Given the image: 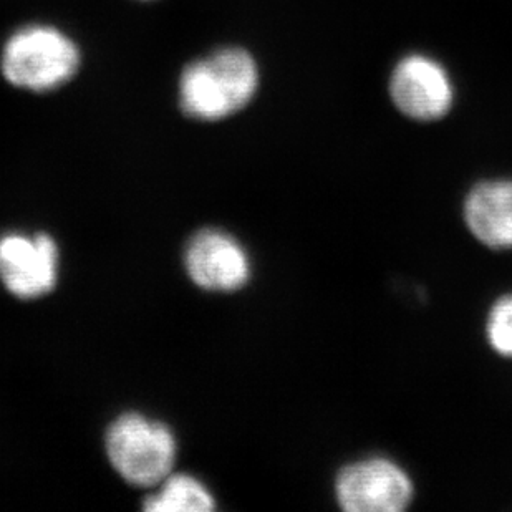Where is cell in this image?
Masks as SVG:
<instances>
[{
	"instance_id": "9c48e42d",
	"label": "cell",
	"mask_w": 512,
	"mask_h": 512,
	"mask_svg": "<svg viewBox=\"0 0 512 512\" xmlns=\"http://www.w3.org/2000/svg\"><path fill=\"white\" fill-rule=\"evenodd\" d=\"M163 488L146 499L143 508L150 512H208L214 509L213 494L203 483L188 474L168 476Z\"/></svg>"
},
{
	"instance_id": "30bf717a",
	"label": "cell",
	"mask_w": 512,
	"mask_h": 512,
	"mask_svg": "<svg viewBox=\"0 0 512 512\" xmlns=\"http://www.w3.org/2000/svg\"><path fill=\"white\" fill-rule=\"evenodd\" d=\"M488 337L496 352L512 357V295L503 297L491 310Z\"/></svg>"
},
{
	"instance_id": "3957f363",
	"label": "cell",
	"mask_w": 512,
	"mask_h": 512,
	"mask_svg": "<svg viewBox=\"0 0 512 512\" xmlns=\"http://www.w3.org/2000/svg\"><path fill=\"white\" fill-rule=\"evenodd\" d=\"M107 453L128 483L155 486L170 476L176 440L163 423L138 413H126L108 428Z\"/></svg>"
},
{
	"instance_id": "52a82bcc",
	"label": "cell",
	"mask_w": 512,
	"mask_h": 512,
	"mask_svg": "<svg viewBox=\"0 0 512 512\" xmlns=\"http://www.w3.org/2000/svg\"><path fill=\"white\" fill-rule=\"evenodd\" d=\"M184 264L194 284L206 290L241 289L251 264L241 244L226 232L206 229L189 241Z\"/></svg>"
},
{
	"instance_id": "7a4b0ae2",
	"label": "cell",
	"mask_w": 512,
	"mask_h": 512,
	"mask_svg": "<svg viewBox=\"0 0 512 512\" xmlns=\"http://www.w3.org/2000/svg\"><path fill=\"white\" fill-rule=\"evenodd\" d=\"M80 67V50L52 25H27L10 35L0 54L5 80L30 92H50L72 80Z\"/></svg>"
},
{
	"instance_id": "ba28073f",
	"label": "cell",
	"mask_w": 512,
	"mask_h": 512,
	"mask_svg": "<svg viewBox=\"0 0 512 512\" xmlns=\"http://www.w3.org/2000/svg\"><path fill=\"white\" fill-rule=\"evenodd\" d=\"M469 231L494 249L512 247V181H486L469 193L464 206Z\"/></svg>"
},
{
	"instance_id": "8992f818",
	"label": "cell",
	"mask_w": 512,
	"mask_h": 512,
	"mask_svg": "<svg viewBox=\"0 0 512 512\" xmlns=\"http://www.w3.org/2000/svg\"><path fill=\"white\" fill-rule=\"evenodd\" d=\"M390 95L403 115L418 121L440 120L453 105V85L445 68L425 55H408L390 78Z\"/></svg>"
},
{
	"instance_id": "6da1fadb",
	"label": "cell",
	"mask_w": 512,
	"mask_h": 512,
	"mask_svg": "<svg viewBox=\"0 0 512 512\" xmlns=\"http://www.w3.org/2000/svg\"><path fill=\"white\" fill-rule=\"evenodd\" d=\"M257 88L256 60L244 49L228 47L184 68L179 78V105L196 120H223L246 108Z\"/></svg>"
},
{
	"instance_id": "5b68a950",
	"label": "cell",
	"mask_w": 512,
	"mask_h": 512,
	"mask_svg": "<svg viewBox=\"0 0 512 512\" xmlns=\"http://www.w3.org/2000/svg\"><path fill=\"white\" fill-rule=\"evenodd\" d=\"M58 249L44 232L0 237V281L19 299H37L57 284Z\"/></svg>"
},
{
	"instance_id": "277c9868",
	"label": "cell",
	"mask_w": 512,
	"mask_h": 512,
	"mask_svg": "<svg viewBox=\"0 0 512 512\" xmlns=\"http://www.w3.org/2000/svg\"><path fill=\"white\" fill-rule=\"evenodd\" d=\"M335 494L348 512H398L410 504L413 486L392 461L365 459L343 469Z\"/></svg>"
}]
</instances>
